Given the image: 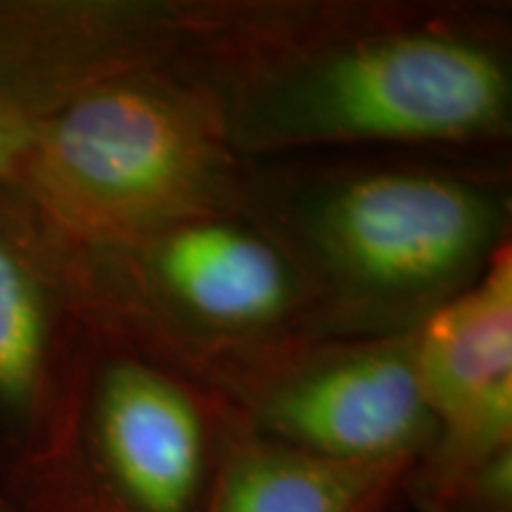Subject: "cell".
<instances>
[{
  "label": "cell",
  "mask_w": 512,
  "mask_h": 512,
  "mask_svg": "<svg viewBox=\"0 0 512 512\" xmlns=\"http://www.w3.org/2000/svg\"><path fill=\"white\" fill-rule=\"evenodd\" d=\"M181 74L247 159L510 155L512 10L498 0H226Z\"/></svg>",
  "instance_id": "obj_1"
},
{
  "label": "cell",
  "mask_w": 512,
  "mask_h": 512,
  "mask_svg": "<svg viewBox=\"0 0 512 512\" xmlns=\"http://www.w3.org/2000/svg\"><path fill=\"white\" fill-rule=\"evenodd\" d=\"M223 8L226 0L0 3V93L34 119L98 83L181 72Z\"/></svg>",
  "instance_id": "obj_7"
},
{
  "label": "cell",
  "mask_w": 512,
  "mask_h": 512,
  "mask_svg": "<svg viewBox=\"0 0 512 512\" xmlns=\"http://www.w3.org/2000/svg\"><path fill=\"white\" fill-rule=\"evenodd\" d=\"M238 209L302 273L320 335H406L512 242V164L430 150L247 159Z\"/></svg>",
  "instance_id": "obj_2"
},
{
  "label": "cell",
  "mask_w": 512,
  "mask_h": 512,
  "mask_svg": "<svg viewBox=\"0 0 512 512\" xmlns=\"http://www.w3.org/2000/svg\"><path fill=\"white\" fill-rule=\"evenodd\" d=\"M60 245L88 316L195 373L280 339L320 335L302 273L240 209L197 211L98 245Z\"/></svg>",
  "instance_id": "obj_4"
},
{
  "label": "cell",
  "mask_w": 512,
  "mask_h": 512,
  "mask_svg": "<svg viewBox=\"0 0 512 512\" xmlns=\"http://www.w3.org/2000/svg\"><path fill=\"white\" fill-rule=\"evenodd\" d=\"M235 427L195 370L88 316L67 427L34 470L43 512H209Z\"/></svg>",
  "instance_id": "obj_5"
},
{
  "label": "cell",
  "mask_w": 512,
  "mask_h": 512,
  "mask_svg": "<svg viewBox=\"0 0 512 512\" xmlns=\"http://www.w3.org/2000/svg\"><path fill=\"white\" fill-rule=\"evenodd\" d=\"M413 358L437 434L406 496L512 467V242L413 330Z\"/></svg>",
  "instance_id": "obj_8"
},
{
  "label": "cell",
  "mask_w": 512,
  "mask_h": 512,
  "mask_svg": "<svg viewBox=\"0 0 512 512\" xmlns=\"http://www.w3.org/2000/svg\"><path fill=\"white\" fill-rule=\"evenodd\" d=\"M29 121L15 190L64 245L238 209L247 157L211 95L174 69L98 83Z\"/></svg>",
  "instance_id": "obj_3"
},
{
  "label": "cell",
  "mask_w": 512,
  "mask_h": 512,
  "mask_svg": "<svg viewBox=\"0 0 512 512\" xmlns=\"http://www.w3.org/2000/svg\"><path fill=\"white\" fill-rule=\"evenodd\" d=\"M29 117L0 93V188H17L29 143Z\"/></svg>",
  "instance_id": "obj_11"
},
{
  "label": "cell",
  "mask_w": 512,
  "mask_h": 512,
  "mask_svg": "<svg viewBox=\"0 0 512 512\" xmlns=\"http://www.w3.org/2000/svg\"><path fill=\"white\" fill-rule=\"evenodd\" d=\"M0 512H5V508H3V505H0Z\"/></svg>",
  "instance_id": "obj_12"
},
{
  "label": "cell",
  "mask_w": 512,
  "mask_h": 512,
  "mask_svg": "<svg viewBox=\"0 0 512 512\" xmlns=\"http://www.w3.org/2000/svg\"><path fill=\"white\" fill-rule=\"evenodd\" d=\"M413 465L339 463L235 427L209 512H394Z\"/></svg>",
  "instance_id": "obj_10"
},
{
  "label": "cell",
  "mask_w": 512,
  "mask_h": 512,
  "mask_svg": "<svg viewBox=\"0 0 512 512\" xmlns=\"http://www.w3.org/2000/svg\"><path fill=\"white\" fill-rule=\"evenodd\" d=\"M86 330L62 245L17 190L0 188V420L31 472L67 427Z\"/></svg>",
  "instance_id": "obj_9"
},
{
  "label": "cell",
  "mask_w": 512,
  "mask_h": 512,
  "mask_svg": "<svg viewBox=\"0 0 512 512\" xmlns=\"http://www.w3.org/2000/svg\"><path fill=\"white\" fill-rule=\"evenodd\" d=\"M197 375L247 432L316 458L415 467L437 434L415 375L413 332L297 335Z\"/></svg>",
  "instance_id": "obj_6"
}]
</instances>
